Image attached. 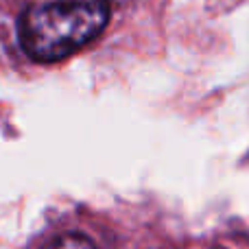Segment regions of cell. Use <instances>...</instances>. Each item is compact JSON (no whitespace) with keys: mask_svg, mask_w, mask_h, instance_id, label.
<instances>
[{"mask_svg":"<svg viewBox=\"0 0 249 249\" xmlns=\"http://www.w3.org/2000/svg\"><path fill=\"white\" fill-rule=\"evenodd\" d=\"M46 249H96L94 243L83 234H64L55 243H51Z\"/></svg>","mask_w":249,"mask_h":249,"instance_id":"obj_2","label":"cell"},{"mask_svg":"<svg viewBox=\"0 0 249 249\" xmlns=\"http://www.w3.org/2000/svg\"><path fill=\"white\" fill-rule=\"evenodd\" d=\"M109 22L107 0L33 4L20 18V44L35 61H61L96 39Z\"/></svg>","mask_w":249,"mask_h":249,"instance_id":"obj_1","label":"cell"}]
</instances>
